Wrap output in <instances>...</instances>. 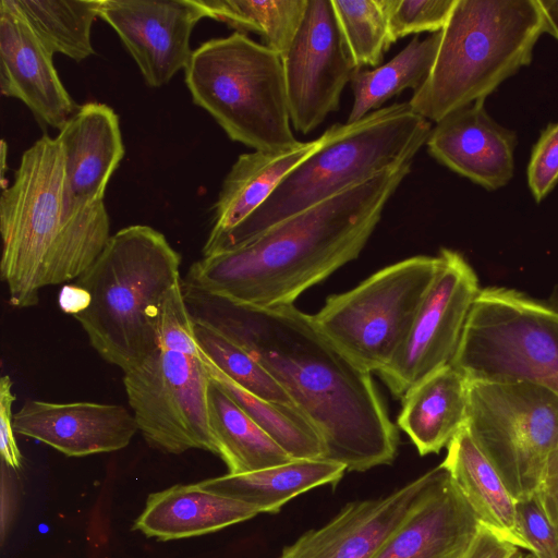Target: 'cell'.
I'll return each mask as SVG.
<instances>
[{
    "mask_svg": "<svg viewBox=\"0 0 558 558\" xmlns=\"http://www.w3.org/2000/svg\"><path fill=\"white\" fill-rule=\"evenodd\" d=\"M205 317L241 343L319 433L326 460L363 472L391 463L399 436L367 372L293 304L234 305L204 298Z\"/></svg>",
    "mask_w": 558,
    "mask_h": 558,
    "instance_id": "obj_1",
    "label": "cell"
},
{
    "mask_svg": "<svg viewBox=\"0 0 558 558\" xmlns=\"http://www.w3.org/2000/svg\"><path fill=\"white\" fill-rule=\"evenodd\" d=\"M412 163L387 168L244 243L203 255L187 272L189 292L243 306L293 304L357 258Z\"/></svg>",
    "mask_w": 558,
    "mask_h": 558,
    "instance_id": "obj_2",
    "label": "cell"
},
{
    "mask_svg": "<svg viewBox=\"0 0 558 558\" xmlns=\"http://www.w3.org/2000/svg\"><path fill=\"white\" fill-rule=\"evenodd\" d=\"M64 180L62 145L45 134L23 153L2 190L0 275L13 307H33L41 289L78 279L111 236L105 203L70 210Z\"/></svg>",
    "mask_w": 558,
    "mask_h": 558,
    "instance_id": "obj_3",
    "label": "cell"
},
{
    "mask_svg": "<svg viewBox=\"0 0 558 558\" xmlns=\"http://www.w3.org/2000/svg\"><path fill=\"white\" fill-rule=\"evenodd\" d=\"M180 265L181 255L149 226H129L110 236L76 281L90 304L73 317L102 360L125 373L159 348L161 304L181 281Z\"/></svg>",
    "mask_w": 558,
    "mask_h": 558,
    "instance_id": "obj_4",
    "label": "cell"
},
{
    "mask_svg": "<svg viewBox=\"0 0 558 558\" xmlns=\"http://www.w3.org/2000/svg\"><path fill=\"white\" fill-rule=\"evenodd\" d=\"M432 129L409 101L331 125L322 134L318 149L296 166L252 216L203 255L244 243L387 168L414 160Z\"/></svg>",
    "mask_w": 558,
    "mask_h": 558,
    "instance_id": "obj_5",
    "label": "cell"
},
{
    "mask_svg": "<svg viewBox=\"0 0 558 558\" xmlns=\"http://www.w3.org/2000/svg\"><path fill=\"white\" fill-rule=\"evenodd\" d=\"M545 33L537 0H457L434 65L409 104L429 122L490 95L529 65Z\"/></svg>",
    "mask_w": 558,
    "mask_h": 558,
    "instance_id": "obj_6",
    "label": "cell"
},
{
    "mask_svg": "<svg viewBox=\"0 0 558 558\" xmlns=\"http://www.w3.org/2000/svg\"><path fill=\"white\" fill-rule=\"evenodd\" d=\"M195 105L206 110L229 138L254 150L298 146L289 113L282 58L234 32L193 50L184 70Z\"/></svg>",
    "mask_w": 558,
    "mask_h": 558,
    "instance_id": "obj_7",
    "label": "cell"
},
{
    "mask_svg": "<svg viewBox=\"0 0 558 558\" xmlns=\"http://www.w3.org/2000/svg\"><path fill=\"white\" fill-rule=\"evenodd\" d=\"M451 365L470 381L531 383L558 395V313L517 289L481 288Z\"/></svg>",
    "mask_w": 558,
    "mask_h": 558,
    "instance_id": "obj_8",
    "label": "cell"
},
{
    "mask_svg": "<svg viewBox=\"0 0 558 558\" xmlns=\"http://www.w3.org/2000/svg\"><path fill=\"white\" fill-rule=\"evenodd\" d=\"M439 267V255L388 265L353 289L329 295L313 320L356 364L379 374L405 341Z\"/></svg>",
    "mask_w": 558,
    "mask_h": 558,
    "instance_id": "obj_9",
    "label": "cell"
},
{
    "mask_svg": "<svg viewBox=\"0 0 558 558\" xmlns=\"http://www.w3.org/2000/svg\"><path fill=\"white\" fill-rule=\"evenodd\" d=\"M465 427L512 497L526 498L558 442V395L531 383L468 380Z\"/></svg>",
    "mask_w": 558,
    "mask_h": 558,
    "instance_id": "obj_10",
    "label": "cell"
},
{
    "mask_svg": "<svg viewBox=\"0 0 558 558\" xmlns=\"http://www.w3.org/2000/svg\"><path fill=\"white\" fill-rule=\"evenodd\" d=\"M128 401L146 442L180 454L218 456L209 414L210 377L201 357L158 348L123 376Z\"/></svg>",
    "mask_w": 558,
    "mask_h": 558,
    "instance_id": "obj_11",
    "label": "cell"
},
{
    "mask_svg": "<svg viewBox=\"0 0 558 558\" xmlns=\"http://www.w3.org/2000/svg\"><path fill=\"white\" fill-rule=\"evenodd\" d=\"M440 267L402 347L381 371L395 398L418 381L451 364L481 287L473 267L453 250L441 248Z\"/></svg>",
    "mask_w": 558,
    "mask_h": 558,
    "instance_id": "obj_12",
    "label": "cell"
},
{
    "mask_svg": "<svg viewBox=\"0 0 558 558\" xmlns=\"http://www.w3.org/2000/svg\"><path fill=\"white\" fill-rule=\"evenodd\" d=\"M282 64L291 124L306 135L339 109L341 94L357 70L332 0H308Z\"/></svg>",
    "mask_w": 558,
    "mask_h": 558,
    "instance_id": "obj_13",
    "label": "cell"
},
{
    "mask_svg": "<svg viewBox=\"0 0 558 558\" xmlns=\"http://www.w3.org/2000/svg\"><path fill=\"white\" fill-rule=\"evenodd\" d=\"M99 17L114 29L146 84L160 87L185 70L192 31L205 14L196 0H102Z\"/></svg>",
    "mask_w": 558,
    "mask_h": 558,
    "instance_id": "obj_14",
    "label": "cell"
},
{
    "mask_svg": "<svg viewBox=\"0 0 558 558\" xmlns=\"http://www.w3.org/2000/svg\"><path fill=\"white\" fill-rule=\"evenodd\" d=\"M441 465L390 495L345 505L327 524L301 535L279 558H372L438 480Z\"/></svg>",
    "mask_w": 558,
    "mask_h": 558,
    "instance_id": "obj_15",
    "label": "cell"
},
{
    "mask_svg": "<svg viewBox=\"0 0 558 558\" xmlns=\"http://www.w3.org/2000/svg\"><path fill=\"white\" fill-rule=\"evenodd\" d=\"M13 428L68 457L121 450L138 432L125 407L88 401L27 400L13 415Z\"/></svg>",
    "mask_w": 558,
    "mask_h": 558,
    "instance_id": "obj_16",
    "label": "cell"
},
{
    "mask_svg": "<svg viewBox=\"0 0 558 558\" xmlns=\"http://www.w3.org/2000/svg\"><path fill=\"white\" fill-rule=\"evenodd\" d=\"M484 101L456 110L437 122L426 146L439 163L494 191L513 177L517 137L488 114Z\"/></svg>",
    "mask_w": 558,
    "mask_h": 558,
    "instance_id": "obj_17",
    "label": "cell"
},
{
    "mask_svg": "<svg viewBox=\"0 0 558 558\" xmlns=\"http://www.w3.org/2000/svg\"><path fill=\"white\" fill-rule=\"evenodd\" d=\"M52 57L26 22L0 1L1 94L21 100L40 123L60 130L77 109Z\"/></svg>",
    "mask_w": 558,
    "mask_h": 558,
    "instance_id": "obj_18",
    "label": "cell"
},
{
    "mask_svg": "<svg viewBox=\"0 0 558 558\" xmlns=\"http://www.w3.org/2000/svg\"><path fill=\"white\" fill-rule=\"evenodd\" d=\"M57 138L64 153L65 206L81 211L104 202L108 182L124 156L117 113L106 104H84Z\"/></svg>",
    "mask_w": 558,
    "mask_h": 558,
    "instance_id": "obj_19",
    "label": "cell"
},
{
    "mask_svg": "<svg viewBox=\"0 0 558 558\" xmlns=\"http://www.w3.org/2000/svg\"><path fill=\"white\" fill-rule=\"evenodd\" d=\"M441 468L420 505L372 558H466L483 524Z\"/></svg>",
    "mask_w": 558,
    "mask_h": 558,
    "instance_id": "obj_20",
    "label": "cell"
},
{
    "mask_svg": "<svg viewBox=\"0 0 558 558\" xmlns=\"http://www.w3.org/2000/svg\"><path fill=\"white\" fill-rule=\"evenodd\" d=\"M322 142L320 135L289 149L254 150L240 155L222 182L203 251L213 247L252 216L281 181L318 149Z\"/></svg>",
    "mask_w": 558,
    "mask_h": 558,
    "instance_id": "obj_21",
    "label": "cell"
},
{
    "mask_svg": "<svg viewBox=\"0 0 558 558\" xmlns=\"http://www.w3.org/2000/svg\"><path fill=\"white\" fill-rule=\"evenodd\" d=\"M262 513L241 500L203 488L178 484L148 495L133 530L159 541L204 535Z\"/></svg>",
    "mask_w": 558,
    "mask_h": 558,
    "instance_id": "obj_22",
    "label": "cell"
},
{
    "mask_svg": "<svg viewBox=\"0 0 558 558\" xmlns=\"http://www.w3.org/2000/svg\"><path fill=\"white\" fill-rule=\"evenodd\" d=\"M401 400L398 427L421 456L438 453L465 425L468 379L449 364L418 381Z\"/></svg>",
    "mask_w": 558,
    "mask_h": 558,
    "instance_id": "obj_23",
    "label": "cell"
},
{
    "mask_svg": "<svg viewBox=\"0 0 558 558\" xmlns=\"http://www.w3.org/2000/svg\"><path fill=\"white\" fill-rule=\"evenodd\" d=\"M440 464L484 526L529 551L518 526L515 499L465 425L447 446L446 458Z\"/></svg>",
    "mask_w": 558,
    "mask_h": 558,
    "instance_id": "obj_24",
    "label": "cell"
},
{
    "mask_svg": "<svg viewBox=\"0 0 558 558\" xmlns=\"http://www.w3.org/2000/svg\"><path fill=\"white\" fill-rule=\"evenodd\" d=\"M344 464L326 459L292 460L268 469L226 474L198 482L210 492L246 502L260 512L277 513L298 495L322 485H336Z\"/></svg>",
    "mask_w": 558,
    "mask_h": 558,
    "instance_id": "obj_25",
    "label": "cell"
},
{
    "mask_svg": "<svg viewBox=\"0 0 558 558\" xmlns=\"http://www.w3.org/2000/svg\"><path fill=\"white\" fill-rule=\"evenodd\" d=\"M209 414L218 456L230 474L255 472L294 460L211 378Z\"/></svg>",
    "mask_w": 558,
    "mask_h": 558,
    "instance_id": "obj_26",
    "label": "cell"
},
{
    "mask_svg": "<svg viewBox=\"0 0 558 558\" xmlns=\"http://www.w3.org/2000/svg\"><path fill=\"white\" fill-rule=\"evenodd\" d=\"M441 31L425 38L415 36L397 56L373 70L357 69L351 78L353 104L347 122L361 120L368 113L411 88L417 90L434 65Z\"/></svg>",
    "mask_w": 558,
    "mask_h": 558,
    "instance_id": "obj_27",
    "label": "cell"
},
{
    "mask_svg": "<svg viewBox=\"0 0 558 558\" xmlns=\"http://www.w3.org/2000/svg\"><path fill=\"white\" fill-rule=\"evenodd\" d=\"M20 15L46 49L76 62L94 54L93 23L102 0H1Z\"/></svg>",
    "mask_w": 558,
    "mask_h": 558,
    "instance_id": "obj_28",
    "label": "cell"
},
{
    "mask_svg": "<svg viewBox=\"0 0 558 558\" xmlns=\"http://www.w3.org/2000/svg\"><path fill=\"white\" fill-rule=\"evenodd\" d=\"M202 359L210 378L220 385L292 459L325 458L326 449L319 433L296 405L256 397L225 375L203 351Z\"/></svg>",
    "mask_w": 558,
    "mask_h": 558,
    "instance_id": "obj_29",
    "label": "cell"
},
{
    "mask_svg": "<svg viewBox=\"0 0 558 558\" xmlns=\"http://www.w3.org/2000/svg\"><path fill=\"white\" fill-rule=\"evenodd\" d=\"M205 17L226 23L235 32H253L281 58L290 48L305 15L308 0H196Z\"/></svg>",
    "mask_w": 558,
    "mask_h": 558,
    "instance_id": "obj_30",
    "label": "cell"
},
{
    "mask_svg": "<svg viewBox=\"0 0 558 558\" xmlns=\"http://www.w3.org/2000/svg\"><path fill=\"white\" fill-rule=\"evenodd\" d=\"M192 316L196 342L217 368L256 397L294 404L279 383L241 343L208 318Z\"/></svg>",
    "mask_w": 558,
    "mask_h": 558,
    "instance_id": "obj_31",
    "label": "cell"
},
{
    "mask_svg": "<svg viewBox=\"0 0 558 558\" xmlns=\"http://www.w3.org/2000/svg\"><path fill=\"white\" fill-rule=\"evenodd\" d=\"M332 5L356 68L380 64L393 45L386 0H332Z\"/></svg>",
    "mask_w": 558,
    "mask_h": 558,
    "instance_id": "obj_32",
    "label": "cell"
},
{
    "mask_svg": "<svg viewBox=\"0 0 558 558\" xmlns=\"http://www.w3.org/2000/svg\"><path fill=\"white\" fill-rule=\"evenodd\" d=\"M457 0H386L392 43L424 32L437 33L447 24Z\"/></svg>",
    "mask_w": 558,
    "mask_h": 558,
    "instance_id": "obj_33",
    "label": "cell"
},
{
    "mask_svg": "<svg viewBox=\"0 0 558 558\" xmlns=\"http://www.w3.org/2000/svg\"><path fill=\"white\" fill-rule=\"evenodd\" d=\"M159 348L201 357L194 333V322L183 291V283H175L163 298L159 319Z\"/></svg>",
    "mask_w": 558,
    "mask_h": 558,
    "instance_id": "obj_34",
    "label": "cell"
},
{
    "mask_svg": "<svg viewBox=\"0 0 558 558\" xmlns=\"http://www.w3.org/2000/svg\"><path fill=\"white\" fill-rule=\"evenodd\" d=\"M520 533L535 558H558V523L546 513L538 492L515 500Z\"/></svg>",
    "mask_w": 558,
    "mask_h": 558,
    "instance_id": "obj_35",
    "label": "cell"
},
{
    "mask_svg": "<svg viewBox=\"0 0 558 558\" xmlns=\"http://www.w3.org/2000/svg\"><path fill=\"white\" fill-rule=\"evenodd\" d=\"M558 182V122L549 124L533 147L527 166V183L541 202Z\"/></svg>",
    "mask_w": 558,
    "mask_h": 558,
    "instance_id": "obj_36",
    "label": "cell"
},
{
    "mask_svg": "<svg viewBox=\"0 0 558 558\" xmlns=\"http://www.w3.org/2000/svg\"><path fill=\"white\" fill-rule=\"evenodd\" d=\"M13 383L8 375L0 379V452L2 462L14 470L20 469L22 454L17 447L14 428L12 404L15 396L12 392Z\"/></svg>",
    "mask_w": 558,
    "mask_h": 558,
    "instance_id": "obj_37",
    "label": "cell"
},
{
    "mask_svg": "<svg viewBox=\"0 0 558 558\" xmlns=\"http://www.w3.org/2000/svg\"><path fill=\"white\" fill-rule=\"evenodd\" d=\"M520 549L483 525L466 558H515Z\"/></svg>",
    "mask_w": 558,
    "mask_h": 558,
    "instance_id": "obj_38",
    "label": "cell"
},
{
    "mask_svg": "<svg viewBox=\"0 0 558 558\" xmlns=\"http://www.w3.org/2000/svg\"><path fill=\"white\" fill-rule=\"evenodd\" d=\"M538 495L547 515L558 523V442L547 458Z\"/></svg>",
    "mask_w": 558,
    "mask_h": 558,
    "instance_id": "obj_39",
    "label": "cell"
},
{
    "mask_svg": "<svg viewBox=\"0 0 558 558\" xmlns=\"http://www.w3.org/2000/svg\"><path fill=\"white\" fill-rule=\"evenodd\" d=\"M58 303L62 312L74 317L89 306L90 294L77 283L64 284L60 290Z\"/></svg>",
    "mask_w": 558,
    "mask_h": 558,
    "instance_id": "obj_40",
    "label": "cell"
},
{
    "mask_svg": "<svg viewBox=\"0 0 558 558\" xmlns=\"http://www.w3.org/2000/svg\"><path fill=\"white\" fill-rule=\"evenodd\" d=\"M544 19L545 33L558 40V0H537Z\"/></svg>",
    "mask_w": 558,
    "mask_h": 558,
    "instance_id": "obj_41",
    "label": "cell"
},
{
    "mask_svg": "<svg viewBox=\"0 0 558 558\" xmlns=\"http://www.w3.org/2000/svg\"><path fill=\"white\" fill-rule=\"evenodd\" d=\"M546 303L558 313V283L553 288Z\"/></svg>",
    "mask_w": 558,
    "mask_h": 558,
    "instance_id": "obj_42",
    "label": "cell"
},
{
    "mask_svg": "<svg viewBox=\"0 0 558 558\" xmlns=\"http://www.w3.org/2000/svg\"><path fill=\"white\" fill-rule=\"evenodd\" d=\"M515 558H534L532 553H524L522 549H520L515 556Z\"/></svg>",
    "mask_w": 558,
    "mask_h": 558,
    "instance_id": "obj_43",
    "label": "cell"
},
{
    "mask_svg": "<svg viewBox=\"0 0 558 558\" xmlns=\"http://www.w3.org/2000/svg\"><path fill=\"white\" fill-rule=\"evenodd\" d=\"M535 558V557H534Z\"/></svg>",
    "mask_w": 558,
    "mask_h": 558,
    "instance_id": "obj_44",
    "label": "cell"
}]
</instances>
